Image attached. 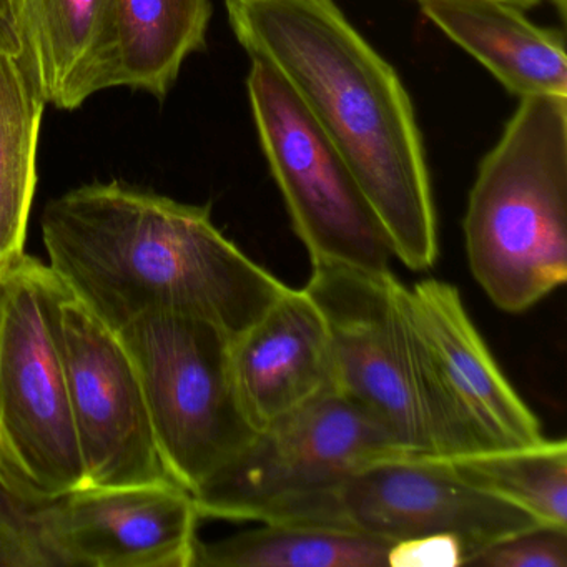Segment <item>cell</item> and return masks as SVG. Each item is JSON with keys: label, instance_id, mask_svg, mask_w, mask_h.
Listing matches in <instances>:
<instances>
[{"label": "cell", "instance_id": "10", "mask_svg": "<svg viewBox=\"0 0 567 567\" xmlns=\"http://www.w3.org/2000/svg\"><path fill=\"white\" fill-rule=\"evenodd\" d=\"M58 317L84 487L174 480L155 440L141 378L118 334L68 288Z\"/></svg>", "mask_w": 567, "mask_h": 567}, {"label": "cell", "instance_id": "20", "mask_svg": "<svg viewBox=\"0 0 567 567\" xmlns=\"http://www.w3.org/2000/svg\"><path fill=\"white\" fill-rule=\"evenodd\" d=\"M55 499H28L0 483V567H69Z\"/></svg>", "mask_w": 567, "mask_h": 567}, {"label": "cell", "instance_id": "25", "mask_svg": "<svg viewBox=\"0 0 567 567\" xmlns=\"http://www.w3.org/2000/svg\"><path fill=\"white\" fill-rule=\"evenodd\" d=\"M511 2H513V0H511Z\"/></svg>", "mask_w": 567, "mask_h": 567}, {"label": "cell", "instance_id": "2", "mask_svg": "<svg viewBox=\"0 0 567 567\" xmlns=\"http://www.w3.org/2000/svg\"><path fill=\"white\" fill-rule=\"evenodd\" d=\"M251 61L284 78L340 152L393 257L414 271L440 255L436 208L413 104L396 71L334 0H225Z\"/></svg>", "mask_w": 567, "mask_h": 567}, {"label": "cell", "instance_id": "7", "mask_svg": "<svg viewBox=\"0 0 567 567\" xmlns=\"http://www.w3.org/2000/svg\"><path fill=\"white\" fill-rule=\"evenodd\" d=\"M257 523L330 527L391 544L451 534L466 550L464 566L486 547L543 526L454 474L443 457L410 453L378 461L330 489L278 504Z\"/></svg>", "mask_w": 567, "mask_h": 567}, {"label": "cell", "instance_id": "22", "mask_svg": "<svg viewBox=\"0 0 567 567\" xmlns=\"http://www.w3.org/2000/svg\"><path fill=\"white\" fill-rule=\"evenodd\" d=\"M466 550L451 534H431L391 544L388 566L457 567L464 566Z\"/></svg>", "mask_w": 567, "mask_h": 567}, {"label": "cell", "instance_id": "14", "mask_svg": "<svg viewBox=\"0 0 567 567\" xmlns=\"http://www.w3.org/2000/svg\"><path fill=\"white\" fill-rule=\"evenodd\" d=\"M48 105L78 111L117 87V0H14Z\"/></svg>", "mask_w": 567, "mask_h": 567}, {"label": "cell", "instance_id": "15", "mask_svg": "<svg viewBox=\"0 0 567 567\" xmlns=\"http://www.w3.org/2000/svg\"><path fill=\"white\" fill-rule=\"evenodd\" d=\"M423 14L511 94L567 97L566 39L511 0H417Z\"/></svg>", "mask_w": 567, "mask_h": 567}, {"label": "cell", "instance_id": "18", "mask_svg": "<svg viewBox=\"0 0 567 567\" xmlns=\"http://www.w3.org/2000/svg\"><path fill=\"white\" fill-rule=\"evenodd\" d=\"M391 543L307 524L265 523L195 547L192 567H386Z\"/></svg>", "mask_w": 567, "mask_h": 567}, {"label": "cell", "instance_id": "6", "mask_svg": "<svg viewBox=\"0 0 567 567\" xmlns=\"http://www.w3.org/2000/svg\"><path fill=\"white\" fill-rule=\"evenodd\" d=\"M117 334L141 378L162 460L194 493L257 433L231 381V338L208 321L167 313Z\"/></svg>", "mask_w": 567, "mask_h": 567}, {"label": "cell", "instance_id": "21", "mask_svg": "<svg viewBox=\"0 0 567 567\" xmlns=\"http://www.w3.org/2000/svg\"><path fill=\"white\" fill-rule=\"evenodd\" d=\"M466 566L567 567V529L537 526L477 553Z\"/></svg>", "mask_w": 567, "mask_h": 567}, {"label": "cell", "instance_id": "12", "mask_svg": "<svg viewBox=\"0 0 567 567\" xmlns=\"http://www.w3.org/2000/svg\"><path fill=\"white\" fill-rule=\"evenodd\" d=\"M410 300L444 386L480 450L544 440L539 420L504 377L457 288L426 278L410 288Z\"/></svg>", "mask_w": 567, "mask_h": 567}, {"label": "cell", "instance_id": "17", "mask_svg": "<svg viewBox=\"0 0 567 567\" xmlns=\"http://www.w3.org/2000/svg\"><path fill=\"white\" fill-rule=\"evenodd\" d=\"M45 101L34 65L0 61V274L25 254Z\"/></svg>", "mask_w": 567, "mask_h": 567}, {"label": "cell", "instance_id": "8", "mask_svg": "<svg viewBox=\"0 0 567 567\" xmlns=\"http://www.w3.org/2000/svg\"><path fill=\"white\" fill-rule=\"evenodd\" d=\"M247 89L261 148L311 264L390 270L393 251L367 195L290 85L251 61Z\"/></svg>", "mask_w": 567, "mask_h": 567}, {"label": "cell", "instance_id": "5", "mask_svg": "<svg viewBox=\"0 0 567 567\" xmlns=\"http://www.w3.org/2000/svg\"><path fill=\"white\" fill-rule=\"evenodd\" d=\"M64 291L28 254L0 274V483L28 499L85 486L59 338Z\"/></svg>", "mask_w": 567, "mask_h": 567}, {"label": "cell", "instance_id": "4", "mask_svg": "<svg viewBox=\"0 0 567 567\" xmlns=\"http://www.w3.org/2000/svg\"><path fill=\"white\" fill-rule=\"evenodd\" d=\"M471 275L523 313L566 284L567 97L520 99L483 158L463 220Z\"/></svg>", "mask_w": 567, "mask_h": 567}, {"label": "cell", "instance_id": "3", "mask_svg": "<svg viewBox=\"0 0 567 567\" xmlns=\"http://www.w3.org/2000/svg\"><path fill=\"white\" fill-rule=\"evenodd\" d=\"M305 291L330 331L337 390L404 453L453 457L481 451L444 386L410 288L393 271L311 264Z\"/></svg>", "mask_w": 567, "mask_h": 567}, {"label": "cell", "instance_id": "23", "mask_svg": "<svg viewBox=\"0 0 567 567\" xmlns=\"http://www.w3.org/2000/svg\"><path fill=\"white\" fill-rule=\"evenodd\" d=\"M24 55H28V51L14 0H0V61Z\"/></svg>", "mask_w": 567, "mask_h": 567}, {"label": "cell", "instance_id": "1", "mask_svg": "<svg viewBox=\"0 0 567 567\" xmlns=\"http://www.w3.org/2000/svg\"><path fill=\"white\" fill-rule=\"evenodd\" d=\"M42 238L51 270L115 333L167 313L208 321L234 340L287 290L215 227L210 207L121 181L49 202Z\"/></svg>", "mask_w": 567, "mask_h": 567}, {"label": "cell", "instance_id": "19", "mask_svg": "<svg viewBox=\"0 0 567 567\" xmlns=\"http://www.w3.org/2000/svg\"><path fill=\"white\" fill-rule=\"evenodd\" d=\"M454 474L539 520L567 529L566 440L443 457Z\"/></svg>", "mask_w": 567, "mask_h": 567}, {"label": "cell", "instance_id": "9", "mask_svg": "<svg viewBox=\"0 0 567 567\" xmlns=\"http://www.w3.org/2000/svg\"><path fill=\"white\" fill-rule=\"evenodd\" d=\"M403 453L368 411L334 388L258 430L192 496L202 519L257 523L278 504L330 489Z\"/></svg>", "mask_w": 567, "mask_h": 567}, {"label": "cell", "instance_id": "11", "mask_svg": "<svg viewBox=\"0 0 567 567\" xmlns=\"http://www.w3.org/2000/svg\"><path fill=\"white\" fill-rule=\"evenodd\" d=\"M197 504L177 481L81 487L55 504L69 567H192Z\"/></svg>", "mask_w": 567, "mask_h": 567}, {"label": "cell", "instance_id": "24", "mask_svg": "<svg viewBox=\"0 0 567 567\" xmlns=\"http://www.w3.org/2000/svg\"><path fill=\"white\" fill-rule=\"evenodd\" d=\"M543 0H513V4L519 6L520 9L527 11V9L536 8Z\"/></svg>", "mask_w": 567, "mask_h": 567}, {"label": "cell", "instance_id": "16", "mask_svg": "<svg viewBox=\"0 0 567 567\" xmlns=\"http://www.w3.org/2000/svg\"><path fill=\"white\" fill-rule=\"evenodd\" d=\"M212 12V0H117V87L164 102L207 45Z\"/></svg>", "mask_w": 567, "mask_h": 567}, {"label": "cell", "instance_id": "13", "mask_svg": "<svg viewBox=\"0 0 567 567\" xmlns=\"http://www.w3.org/2000/svg\"><path fill=\"white\" fill-rule=\"evenodd\" d=\"M230 373L255 431L337 388L330 331L305 288L287 287L231 340Z\"/></svg>", "mask_w": 567, "mask_h": 567}]
</instances>
